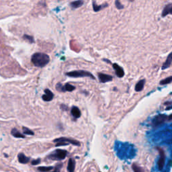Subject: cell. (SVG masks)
<instances>
[{
    "instance_id": "1",
    "label": "cell",
    "mask_w": 172,
    "mask_h": 172,
    "mask_svg": "<svg viewBox=\"0 0 172 172\" xmlns=\"http://www.w3.org/2000/svg\"><path fill=\"white\" fill-rule=\"evenodd\" d=\"M31 61L36 67H44L49 63L50 57L45 53H36L32 56Z\"/></svg>"
},
{
    "instance_id": "2",
    "label": "cell",
    "mask_w": 172,
    "mask_h": 172,
    "mask_svg": "<svg viewBox=\"0 0 172 172\" xmlns=\"http://www.w3.org/2000/svg\"><path fill=\"white\" fill-rule=\"evenodd\" d=\"M67 153H68L66 150L58 149L54 151L51 153H50L48 156V158L54 161H61L66 158Z\"/></svg>"
},
{
    "instance_id": "3",
    "label": "cell",
    "mask_w": 172,
    "mask_h": 172,
    "mask_svg": "<svg viewBox=\"0 0 172 172\" xmlns=\"http://www.w3.org/2000/svg\"><path fill=\"white\" fill-rule=\"evenodd\" d=\"M66 75L71 77H90L92 79H95V77L93 76L92 73L89 71H84V70H79V71H70L68 73H65Z\"/></svg>"
},
{
    "instance_id": "4",
    "label": "cell",
    "mask_w": 172,
    "mask_h": 172,
    "mask_svg": "<svg viewBox=\"0 0 172 172\" xmlns=\"http://www.w3.org/2000/svg\"><path fill=\"white\" fill-rule=\"evenodd\" d=\"M54 143H66L67 144H72L75 146H80V143L79 141L74 139L67 138V137H60L59 138H56L53 141Z\"/></svg>"
},
{
    "instance_id": "5",
    "label": "cell",
    "mask_w": 172,
    "mask_h": 172,
    "mask_svg": "<svg viewBox=\"0 0 172 172\" xmlns=\"http://www.w3.org/2000/svg\"><path fill=\"white\" fill-rule=\"evenodd\" d=\"M168 118L165 115H158L153 120V125L154 126H157L160 125V124L164 123Z\"/></svg>"
},
{
    "instance_id": "6",
    "label": "cell",
    "mask_w": 172,
    "mask_h": 172,
    "mask_svg": "<svg viewBox=\"0 0 172 172\" xmlns=\"http://www.w3.org/2000/svg\"><path fill=\"white\" fill-rule=\"evenodd\" d=\"M158 150L160 155L159 159L158 161V168L161 171L163 169V167H164L165 161V155L164 152H163V151L162 149H158Z\"/></svg>"
},
{
    "instance_id": "7",
    "label": "cell",
    "mask_w": 172,
    "mask_h": 172,
    "mask_svg": "<svg viewBox=\"0 0 172 172\" xmlns=\"http://www.w3.org/2000/svg\"><path fill=\"white\" fill-rule=\"evenodd\" d=\"M45 94H44L42 96V98L44 101L45 102H50L51 101L52 99L54 98V94H53V92L49 90L48 89H45Z\"/></svg>"
},
{
    "instance_id": "8",
    "label": "cell",
    "mask_w": 172,
    "mask_h": 172,
    "mask_svg": "<svg viewBox=\"0 0 172 172\" xmlns=\"http://www.w3.org/2000/svg\"><path fill=\"white\" fill-rule=\"evenodd\" d=\"M112 66H113L114 69L115 70L116 75H117L118 77L121 78L123 77H124V70H123V69L122 68L120 65H118V64L116 63H114L113 65H112Z\"/></svg>"
},
{
    "instance_id": "9",
    "label": "cell",
    "mask_w": 172,
    "mask_h": 172,
    "mask_svg": "<svg viewBox=\"0 0 172 172\" xmlns=\"http://www.w3.org/2000/svg\"><path fill=\"white\" fill-rule=\"evenodd\" d=\"M98 77L101 83H106L112 80V77L107 74H104L102 73H98Z\"/></svg>"
},
{
    "instance_id": "10",
    "label": "cell",
    "mask_w": 172,
    "mask_h": 172,
    "mask_svg": "<svg viewBox=\"0 0 172 172\" xmlns=\"http://www.w3.org/2000/svg\"><path fill=\"white\" fill-rule=\"evenodd\" d=\"M169 14H172V3L166 5L165 8H163L161 16L162 17H165Z\"/></svg>"
},
{
    "instance_id": "11",
    "label": "cell",
    "mask_w": 172,
    "mask_h": 172,
    "mask_svg": "<svg viewBox=\"0 0 172 172\" xmlns=\"http://www.w3.org/2000/svg\"><path fill=\"white\" fill-rule=\"evenodd\" d=\"M75 168V161L74 159L70 158L68 161L67 165V171L68 172H74Z\"/></svg>"
},
{
    "instance_id": "12",
    "label": "cell",
    "mask_w": 172,
    "mask_h": 172,
    "mask_svg": "<svg viewBox=\"0 0 172 172\" xmlns=\"http://www.w3.org/2000/svg\"><path fill=\"white\" fill-rule=\"evenodd\" d=\"M18 161L20 163H22V164H26V163H28L30 161V158L26 157L22 153H20L18 155Z\"/></svg>"
},
{
    "instance_id": "13",
    "label": "cell",
    "mask_w": 172,
    "mask_h": 172,
    "mask_svg": "<svg viewBox=\"0 0 172 172\" xmlns=\"http://www.w3.org/2000/svg\"><path fill=\"white\" fill-rule=\"evenodd\" d=\"M92 5H93V9L95 12H98L100 11L101 9H104V8H106V7L108 6V3H105V4L103 5H97L96 4V2L93 0L92 2Z\"/></svg>"
},
{
    "instance_id": "14",
    "label": "cell",
    "mask_w": 172,
    "mask_h": 172,
    "mask_svg": "<svg viewBox=\"0 0 172 172\" xmlns=\"http://www.w3.org/2000/svg\"><path fill=\"white\" fill-rule=\"evenodd\" d=\"M171 63H172V52L169 53V55H168V57H167L165 62L163 63V66H162V69L164 70L165 69L169 68V67L171 66Z\"/></svg>"
},
{
    "instance_id": "15",
    "label": "cell",
    "mask_w": 172,
    "mask_h": 172,
    "mask_svg": "<svg viewBox=\"0 0 172 172\" xmlns=\"http://www.w3.org/2000/svg\"><path fill=\"white\" fill-rule=\"evenodd\" d=\"M84 3V2L83 0H76L70 3V7L71 8V9H77L82 6Z\"/></svg>"
},
{
    "instance_id": "16",
    "label": "cell",
    "mask_w": 172,
    "mask_h": 172,
    "mask_svg": "<svg viewBox=\"0 0 172 172\" xmlns=\"http://www.w3.org/2000/svg\"><path fill=\"white\" fill-rule=\"evenodd\" d=\"M72 116L75 118H79L81 116V111L76 106H73L71 110Z\"/></svg>"
},
{
    "instance_id": "17",
    "label": "cell",
    "mask_w": 172,
    "mask_h": 172,
    "mask_svg": "<svg viewBox=\"0 0 172 172\" xmlns=\"http://www.w3.org/2000/svg\"><path fill=\"white\" fill-rule=\"evenodd\" d=\"M11 134L13 136L16 137V138H25L24 135H22L20 132H19V130H18L16 129H13L11 131Z\"/></svg>"
},
{
    "instance_id": "18",
    "label": "cell",
    "mask_w": 172,
    "mask_h": 172,
    "mask_svg": "<svg viewBox=\"0 0 172 172\" xmlns=\"http://www.w3.org/2000/svg\"><path fill=\"white\" fill-rule=\"evenodd\" d=\"M75 90V86L71 85L70 84H66L65 85L63 86L62 92H72V91H73V90Z\"/></svg>"
},
{
    "instance_id": "19",
    "label": "cell",
    "mask_w": 172,
    "mask_h": 172,
    "mask_svg": "<svg viewBox=\"0 0 172 172\" xmlns=\"http://www.w3.org/2000/svg\"><path fill=\"white\" fill-rule=\"evenodd\" d=\"M145 85V80L143 79V80L139 81L137 84H136V86H135V90H136V92H141L142 91Z\"/></svg>"
},
{
    "instance_id": "20",
    "label": "cell",
    "mask_w": 172,
    "mask_h": 172,
    "mask_svg": "<svg viewBox=\"0 0 172 172\" xmlns=\"http://www.w3.org/2000/svg\"><path fill=\"white\" fill-rule=\"evenodd\" d=\"M22 130H23L24 134H25V135H31V136H32V135H34V132H33L32 130H31L30 129H28L27 127H25V126H24V127L22 128Z\"/></svg>"
},
{
    "instance_id": "21",
    "label": "cell",
    "mask_w": 172,
    "mask_h": 172,
    "mask_svg": "<svg viewBox=\"0 0 172 172\" xmlns=\"http://www.w3.org/2000/svg\"><path fill=\"white\" fill-rule=\"evenodd\" d=\"M23 38L24 39V40H27L30 43H34V37L32 36H30V35H28V34H24L23 36Z\"/></svg>"
},
{
    "instance_id": "22",
    "label": "cell",
    "mask_w": 172,
    "mask_h": 172,
    "mask_svg": "<svg viewBox=\"0 0 172 172\" xmlns=\"http://www.w3.org/2000/svg\"><path fill=\"white\" fill-rule=\"evenodd\" d=\"M172 81V76L169 77L165 78V79H163L162 81H160V84L161 85H166V84H168L169 83H171Z\"/></svg>"
},
{
    "instance_id": "23",
    "label": "cell",
    "mask_w": 172,
    "mask_h": 172,
    "mask_svg": "<svg viewBox=\"0 0 172 172\" xmlns=\"http://www.w3.org/2000/svg\"><path fill=\"white\" fill-rule=\"evenodd\" d=\"M53 169V167H51V166H50V167H39V168H38V171L41 172H47L48 171H51Z\"/></svg>"
},
{
    "instance_id": "24",
    "label": "cell",
    "mask_w": 172,
    "mask_h": 172,
    "mask_svg": "<svg viewBox=\"0 0 172 172\" xmlns=\"http://www.w3.org/2000/svg\"><path fill=\"white\" fill-rule=\"evenodd\" d=\"M115 5H116V8L118 9H122L124 8V5L120 3V0H116V1H115Z\"/></svg>"
},
{
    "instance_id": "25",
    "label": "cell",
    "mask_w": 172,
    "mask_h": 172,
    "mask_svg": "<svg viewBox=\"0 0 172 172\" xmlns=\"http://www.w3.org/2000/svg\"><path fill=\"white\" fill-rule=\"evenodd\" d=\"M132 169H133L134 172H143L142 169L138 165H136V164L132 165Z\"/></svg>"
},
{
    "instance_id": "26",
    "label": "cell",
    "mask_w": 172,
    "mask_h": 172,
    "mask_svg": "<svg viewBox=\"0 0 172 172\" xmlns=\"http://www.w3.org/2000/svg\"><path fill=\"white\" fill-rule=\"evenodd\" d=\"M62 167H63L62 163H59V164L57 165L55 169L52 172H60V169L62 168Z\"/></svg>"
},
{
    "instance_id": "27",
    "label": "cell",
    "mask_w": 172,
    "mask_h": 172,
    "mask_svg": "<svg viewBox=\"0 0 172 172\" xmlns=\"http://www.w3.org/2000/svg\"><path fill=\"white\" fill-rule=\"evenodd\" d=\"M63 86V85L62 84H60V83H59V84H57L56 89L58 90V91H59V92H62Z\"/></svg>"
},
{
    "instance_id": "28",
    "label": "cell",
    "mask_w": 172,
    "mask_h": 172,
    "mask_svg": "<svg viewBox=\"0 0 172 172\" xmlns=\"http://www.w3.org/2000/svg\"><path fill=\"white\" fill-rule=\"evenodd\" d=\"M40 161H40V159H37L36 160H33L31 163L32 165H36L38 164H40Z\"/></svg>"
},
{
    "instance_id": "29",
    "label": "cell",
    "mask_w": 172,
    "mask_h": 172,
    "mask_svg": "<svg viewBox=\"0 0 172 172\" xmlns=\"http://www.w3.org/2000/svg\"><path fill=\"white\" fill-rule=\"evenodd\" d=\"M60 108L62 109V110H67V109H68V107H67V106H66L65 105H64V104H63V105L60 106Z\"/></svg>"
},
{
    "instance_id": "30",
    "label": "cell",
    "mask_w": 172,
    "mask_h": 172,
    "mask_svg": "<svg viewBox=\"0 0 172 172\" xmlns=\"http://www.w3.org/2000/svg\"><path fill=\"white\" fill-rule=\"evenodd\" d=\"M103 60H104V61H106V62L108 63H111V62H110V60H107V59H103Z\"/></svg>"
},
{
    "instance_id": "31",
    "label": "cell",
    "mask_w": 172,
    "mask_h": 172,
    "mask_svg": "<svg viewBox=\"0 0 172 172\" xmlns=\"http://www.w3.org/2000/svg\"><path fill=\"white\" fill-rule=\"evenodd\" d=\"M168 120H172V114L170 115V116L168 117Z\"/></svg>"
}]
</instances>
